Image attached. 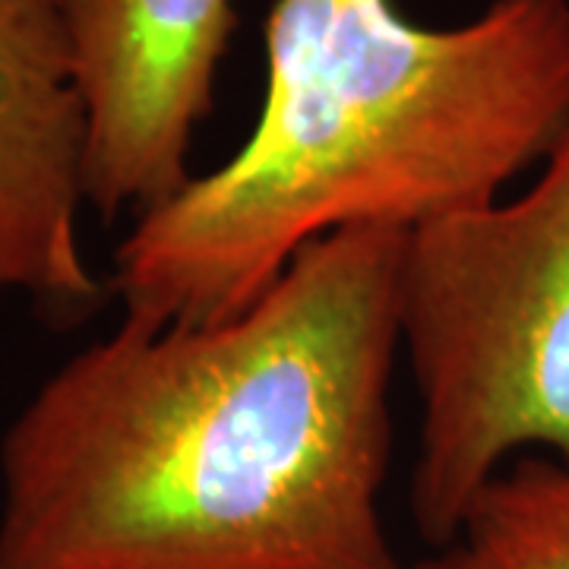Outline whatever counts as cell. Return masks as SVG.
<instances>
[{"instance_id": "obj_1", "label": "cell", "mask_w": 569, "mask_h": 569, "mask_svg": "<svg viewBox=\"0 0 569 569\" xmlns=\"http://www.w3.org/2000/svg\"><path fill=\"white\" fill-rule=\"evenodd\" d=\"M406 234H326L234 317H123L48 373L0 437V569H408L380 512Z\"/></svg>"}, {"instance_id": "obj_2", "label": "cell", "mask_w": 569, "mask_h": 569, "mask_svg": "<svg viewBox=\"0 0 569 569\" xmlns=\"http://www.w3.org/2000/svg\"><path fill=\"white\" fill-rule=\"evenodd\" d=\"M569 127V0H490L425 29L392 0H276L241 149L133 219L111 295L146 323H219L305 247L500 200Z\"/></svg>"}, {"instance_id": "obj_3", "label": "cell", "mask_w": 569, "mask_h": 569, "mask_svg": "<svg viewBox=\"0 0 569 569\" xmlns=\"http://www.w3.org/2000/svg\"><path fill=\"white\" fill-rule=\"evenodd\" d=\"M399 332L421 399L408 503L440 548L512 459L569 466V127L522 197L408 231Z\"/></svg>"}, {"instance_id": "obj_4", "label": "cell", "mask_w": 569, "mask_h": 569, "mask_svg": "<svg viewBox=\"0 0 569 569\" xmlns=\"http://www.w3.org/2000/svg\"><path fill=\"white\" fill-rule=\"evenodd\" d=\"M86 102V200L140 219L187 181L234 36V0H63Z\"/></svg>"}, {"instance_id": "obj_5", "label": "cell", "mask_w": 569, "mask_h": 569, "mask_svg": "<svg viewBox=\"0 0 569 569\" xmlns=\"http://www.w3.org/2000/svg\"><path fill=\"white\" fill-rule=\"evenodd\" d=\"M86 102L63 0H0V295L82 320L111 295L82 253Z\"/></svg>"}, {"instance_id": "obj_6", "label": "cell", "mask_w": 569, "mask_h": 569, "mask_svg": "<svg viewBox=\"0 0 569 569\" xmlns=\"http://www.w3.org/2000/svg\"><path fill=\"white\" fill-rule=\"evenodd\" d=\"M408 569H569V466L541 452L512 459L456 538Z\"/></svg>"}]
</instances>
